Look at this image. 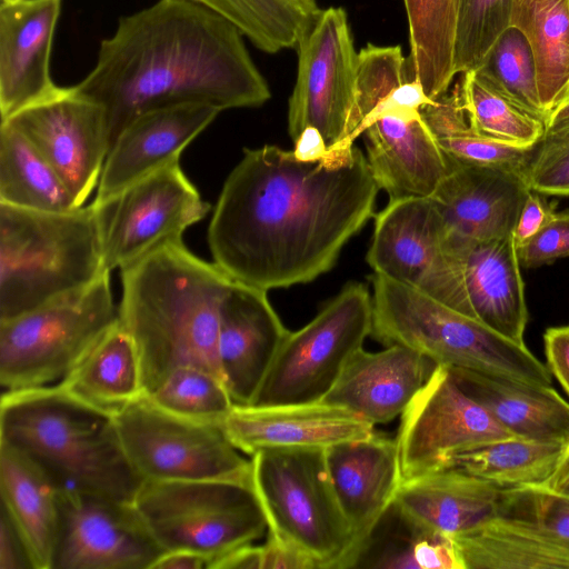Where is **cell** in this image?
Listing matches in <instances>:
<instances>
[{"label": "cell", "mask_w": 569, "mask_h": 569, "mask_svg": "<svg viewBox=\"0 0 569 569\" xmlns=\"http://www.w3.org/2000/svg\"><path fill=\"white\" fill-rule=\"evenodd\" d=\"M411 80L406 73V59L400 46L378 47L368 43L358 53L355 103L348 138L342 147H351L356 132L373 108L392 91Z\"/></svg>", "instance_id": "cell-43"}, {"label": "cell", "mask_w": 569, "mask_h": 569, "mask_svg": "<svg viewBox=\"0 0 569 569\" xmlns=\"http://www.w3.org/2000/svg\"><path fill=\"white\" fill-rule=\"evenodd\" d=\"M372 328V296L349 282L305 327L289 332L250 406L321 401Z\"/></svg>", "instance_id": "cell-10"}, {"label": "cell", "mask_w": 569, "mask_h": 569, "mask_svg": "<svg viewBox=\"0 0 569 569\" xmlns=\"http://www.w3.org/2000/svg\"><path fill=\"white\" fill-rule=\"evenodd\" d=\"M297 80L289 99L292 141L308 127L322 134L328 151L343 146L355 103L358 53L342 8L320 10L299 40Z\"/></svg>", "instance_id": "cell-14"}, {"label": "cell", "mask_w": 569, "mask_h": 569, "mask_svg": "<svg viewBox=\"0 0 569 569\" xmlns=\"http://www.w3.org/2000/svg\"><path fill=\"white\" fill-rule=\"evenodd\" d=\"M458 82L470 124L496 140L533 148L546 132L545 121L515 106L486 83L475 71Z\"/></svg>", "instance_id": "cell-39"}, {"label": "cell", "mask_w": 569, "mask_h": 569, "mask_svg": "<svg viewBox=\"0 0 569 569\" xmlns=\"http://www.w3.org/2000/svg\"><path fill=\"white\" fill-rule=\"evenodd\" d=\"M349 568L465 569L451 538L421 527L395 501L362 542Z\"/></svg>", "instance_id": "cell-32"}, {"label": "cell", "mask_w": 569, "mask_h": 569, "mask_svg": "<svg viewBox=\"0 0 569 569\" xmlns=\"http://www.w3.org/2000/svg\"><path fill=\"white\" fill-rule=\"evenodd\" d=\"M264 549L247 543L214 558L209 569H263Z\"/></svg>", "instance_id": "cell-50"}, {"label": "cell", "mask_w": 569, "mask_h": 569, "mask_svg": "<svg viewBox=\"0 0 569 569\" xmlns=\"http://www.w3.org/2000/svg\"><path fill=\"white\" fill-rule=\"evenodd\" d=\"M13 1H19V0H0V2H13Z\"/></svg>", "instance_id": "cell-55"}, {"label": "cell", "mask_w": 569, "mask_h": 569, "mask_svg": "<svg viewBox=\"0 0 569 569\" xmlns=\"http://www.w3.org/2000/svg\"><path fill=\"white\" fill-rule=\"evenodd\" d=\"M568 96H569V93H568ZM568 96H567V97H568ZM567 97H566V98H567Z\"/></svg>", "instance_id": "cell-56"}, {"label": "cell", "mask_w": 569, "mask_h": 569, "mask_svg": "<svg viewBox=\"0 0 569 569\" xmlns=\"http://www.w3.org/2000/svg\"><path fill=\"white\" fill-rule=\"evenodd\" d=\"M531 188L541 194L569 196V124L546 131L527 170Z\"/></svg>", "instance_id": "cell-45"}, {"label": "cell", "mask_w": 569, "mask_h": 569, "mask_svg": "<svg viewBox=\"0 0 569 569\" xmlns=\"http://www.w3.org/2000/svg\"><path fill=\"white\" fill-rule=\"evenodd\" d=\"M420 111L448 159L506 167L527 174L536 147L523 148L499 141L473 128L462 106L459 83Z\"/></svg>", "instance_id": "cell-37"}, {"label": "cell", "mask_w": 569, "mask_h": 569, "mask_svg": "<svg viewBox=\"0 0 569 569\" xmlns=\"http://www.w3.org/2000/svg\"><path fill=\"white\" fill-rule=\"evenodd\" d=\"M410 41L412 79L435 100L456 77L455 33L459 0H403Z\"/></svg>", "instance_id": "cell-36"}, {"label": "cell", "mask_w": 569, "mask_h": 569, "mask_svg": "<svg viewBox=\"0 0 569 569\" xmlns=\"http://www.w3.org/2000/svg\"><path fill=\"white\" fill-rule=\"evenodd\" d=\"M251 487L268 533L312 561L346 569L353 535L337 500L323 449H267L251 456Z\"/></svg>", "instance_id": "cell-7"}, {"label": "cell", "mask_w": 569, "mask_h": 569, "mask_svg": "<svg viewBox=\"0 0 569 569\" xmlns=\"http://www.w3.org/2000/svg\"><path fill=\"white\" fill-rule=\"evenodd\" d=\"M222 428L241 452L267 449H327L366 438L373 425L360 416L322 401L279 406L233 405Z\"/></svg>", "instance_id": "cell-21"}, {"label": "cell", "mask_w": 569, "mask_h": 569, "mask_svg": "<svg viewBox=\"0 0 569 569\" xmlns=\"http://www.w3.org/2000/svg\"><path fill=\"white\" fill-rule=\"evenodd\" d=\"M449 240L460 261L475 318L505 338L525 345L528 311L512 233L471 240L449 232Z\"/></svg>", "instance_id": "cell-26"}, {"label": "cell", "mask_w": 569, "mask_h": 569, "mask_svg": "<svg viewBox=\"0 0 569 569\" xmlns=\"http://www.w3.org/2000/svg\"><path fill=\"white\" fill-rule=\"evenodd\" d=\"M450 367L461 387L515 438L569 443V402L552 386Z\"/></svg>", "instance_id": "cell-28"}, {"label": "cell", "mask_w": 569, "mask_h": 569, "mask_svg": "<svg viewBox=\"0 0 569 569\" xmlns=\"http://www.w3.org/2000/svg\"><path fill=\"white\" fill-rule=\"evenodd\" d=\"M92 203L98 216L104 267L110 272L167 242L182 240L183 232L211 209L184 174L180 160Z\"/></svg>", "instance_id": "cell-13"}, {"label": "cell", "mask_w": 569, "mask_h": 569, "mask_svg": "<svg viewBox=\"0 0 569 569\" xmlns=\"http://www.w3.org/2000/svg\"><path fill=\"white\" fill-rule=\"evenodd\" d=\"M1 507L29 551L34 569H52L61 522V490L29 456L0 441Z\"/></svg>", "instance_id": "cell-29"}, {"label": "cell", "mask_w": 569, "mask_h": 569, "mask_svg": "<svg viewBox=\"0 0 569 569\" xmlns=\"http://www.w3.org/2000/svg\"><path fill=\"white\" fill-rule=\"evenodd\" d=\"M120 270L119 321L137 348L144 395L181 366L200 367L224 382L218 357L220 308L233 280L183 240L167 242Z\"/></svg>", "instance_id": "cell-3"}, {"label": "cell", "mask_w": 569, "mask_h": 569, "mask_svg": "<svg viewBox=\"0 0 569 569\" xmlns=\"http://www.w3.org/2000/svg\"><path fill=\"white\" fill-rule=\"evenodd\" d=\"M500 490L466 472L440 468L402 480L395 502L421 527L453 538L496 515Z\"/></svg>", "instance_id": "cell-27"}, {"label": "cell", "mask_w": 569, "mask_h": 569, "mask_svg": "<svg viewBox=\"0 0 569 569\" xmlns=\"http://www.w3.org/2000/svg\"><path fill=\"white\" fill-rule=\"evenodd\" d=\"M556 203H548L541 193L530 190L512 231L516 247L532 238L552 217Z\"/></svg>", "instance_id": "cell-47"}, {"label": "cell", "mask_w": 569, "mask_h": 569, "mask_svg": "<svg viewBox=\"0 0 569 569\" xmlns=\"http://www.w3.org/2000/svg\"><path fill=\"white\" fill-rule=\"evenodd\" d=\"M545 124L546 131L569 124V96L549 113Z\"/></svg>", "instance_id": "cell-54"}, {"label": "cell", "mask_w": 569, "mask_h": 569, "mask_svg": "<svg viewBox=\"0 0 569 569\" xmlns=\"http://www.w3.org/2000/svg\"><path fill=\"white\" fill-rule=\"evenodd\" d=\"M510 27L530 46L548 118L569 93V0H512Z\"/></svg>", "instance_id": "cell-33"}, {"label": "cell", "mask_w": 569, "mask_h": 569, "mask_svg": "<svg viewBox=\"0 0 569 569\" xmlns=\"http://www.w3.org/2000/svg\"><path fill=\"white\" fill-rule=\"evenodd\" d=\"M289 332L266 290L232 281L220 308L218 357L234 405H252Z\"/></svg>", "instance_id": "cell-20"}, {"label": "cell", "mask_w": 569, "mask_h": 569, "mask_svg": "<svg viewBox=\"0 0 569 569\" xmlns=\"http://www.w3.org/2000/svg\"><path fill=\"white\" fill-rule=\"evenodd\" d=\"M210 559L190 550L163 551L151 566V569H202L209 567Z\"/></svg>", "instance_id": "cell-51"}, {"label": "cell", "mask_w": 569, "mask_h": 569, "mask_svg": "<svg viewBox=\"0 0 569 569\" xmlns=\"http://www.w3.org/2000/svg\"><path fill=\"white\" fill-rule=\"evenodd\" d=\"M108 272L93 203L67 211L0 203V321L79 292Z\"/></svg>", "instance_id": "cell-5"}, {"label": "cell", "mask_w": 569, "mask_h": 569, "mask_svg": "<svg viewBox=\"0 0 569 569\" xmlns=\"http://www.w3.org/2000/svg\"><path fill=\"white\" fill-rule=\"evenodd\" d=\"M431 200L450 233L488 240L511 234L528 192L527 174L499 166L452 161Z\"/></svg>", "instance_id": "cell-22"}, {"label": "cell", "mask_w": 569, "mask_h": 569, "mask_svg": "<svg viewBox=\"0 0 569 569\" xmlns=\"http://www.w3.org/2000/svg\"><path fill=\"white\" fill-rule=\"evenodd\" d=\"M373 227L367 262L375 273L475 318L448 227L431 198L391 200Z\"/></svg>", "instance_id": "cell-12"}, {"label": "cell", "mask_w": 569, "mask_h": 569, "mask_svg": "<svg viewBox=\"0 0 569 569\" xmlns=\"http://www.w3.org/2000/svg\"><path fill=\"white\" fill-rule=\"evenodd\" d=\"M542 487L562 495H569V445L556 472Z\"/></svg>", "instance_id": "cell-53"}, {"label": "cell", "mask_w": 569, "mask_h": 569, "mask_svg": "<svg viewBox=\"0 0 569 569\" xmlns=\"http://www.w3.org/2000/svg\"><path fill=\"white\" fill-rule=\"evenodd\" d=\"M437 366L400 345L379 352L361 348L321 401L345 408L373 426L386 423L406 411Z\"/></svg>", "instance_id": "cell-25"}, {"label": "cell", "mask_w": 569, "mask_h": 569, "mask_svg": "<svg viewBox=\"0 0 569 569\" xmlns=\"http://www.w3.org/2000/svg\"><path fill=\"white\" fill-rule=\"evenodd\" d=\"M515 438L438 365L401 415L397 436L402 480L439 469L453 453Z\"/></svg>", "instance_id": "cell-15"}, {"label": "cell", "mask_w": 569, "mask_h": 569, "mask_svg": "<svg viewBox=\"0 0 569 569\" xmlns=\"http://www.w3.org/2000/svg\"><path fill=\"white\" fill-rule=\"evenodd\" d=\"M132 503L163 551L190 550L210 562L268 531L252 487L242 482L142 481Z\"/></svg>", "instance_id": "cell-9"}, {"label": "cell", "mask_w": 569, "mask_h": 569, "mask_svg": "<svg viewBox=\"0 0 569 569\" xmlns=\"http://www.w3.org/2000/svg\"><path fill=\"white\" fill-rule=\"evenodd\" d=\"M71 88L103 109L111 146L152 109L203 103L223 111L271 97L241 31L191 0H158L121 17L101 41L94 67Z\"/></svg>", "instance_id": "cell-2"}, {"label": "cell", "mask_w": 569, "mask_h": 569, "mask_svg": "<svg viewBox=\"0 0 569 569\" xmlns=\"http://www.w3.org/2000/svg\"><path fill=\"white\" fill-rule=\"evenodd\" d=\"M512 0H459L453 63L455 73L477 71L510 28Z\"/></svg>", "instance_id": "cell-42"}, {"label": "cell", "mask_w": 569, "mask_h": 569, "mask_svg": "<svg viewBox=\"0 0 569 569\" xmlns=\"http://www.w3.org/2000/svg\"><path fill=\"white\" fill-rule=\"evenodd\" d=\"M372 288L370 336L382 345L411 348L436 365L552 386L548 367L526 345L382 274H373Z\"/></svg>", "instance_id": "cell-6"}, {"label": "cell", "mask_w": 569, "mask_h": 569, "mask_svg": "<svg viewBox=\"0 0 569 569\" xmlns=\"http://www.w3.org/2000/svg\"><path fill=\"white\" fill-rule=\"evenodd\" d=\"M0 203L40 211L78 208L50 162L8 122L0 123Z\"/></svg>", "instance_id": "cell-35"}, {"label": "cell", "mask_w": 569, "mask_h": 569, "mask_svg": "<svg viewBox=\"0 0 569 569\" xmlns=\"http://www.w3.org/2000/svg\"><path fill=\"white\" fill-rule=\"evenodd\" d=\"M293 142L292 151L300 161H318L328 152L322 134L313 127L306 128Z\"/></svg>", "instance_id": "cell-52"}, {"label": "cell", "mask_w": 569, "mask_h": 569, "mask_svg": "<svg viewBox=\"0 0 569 569\" xmlns=\"http://www.w3.org/2000/svg\"><path fill=\"white\" fill-rule=\"evenodd\" d=\"M328 473L353 535L347 568L402 482L397 439L372 435L325 449ZM346 568V569H347Z\"/></svg>", "instance_id": "cell-24"}, {"label": "cell", "mask_w": 569, "mask_h": 569, "mask_svg": "<svg viewBox=\"0 0 569 569\" xmlns=\"http://www.w3.org/2000/svg\"><path fill=\"white\" fill-rule=\"evenodd\" d=\"M379 190L355 144L318 161L277 146L244 149L209 223L213 262L233 281L266 291L310 282L373 216Z\"/></svg>", "instance_id": "cell-1"}, {"label": "cell", "mask_w": 569, "mask_h": 569, "mask_svg": "<svg viewBox=\"0 0 569 569\" xmlns=\"http://www.w3.org/2000/svg\"><path fill=\"white\" fill-rule=\"evenodd\" d=\"M220 112L209 104L183 103L152 109L136 117L113 141L93 201H102L180 160L183 149Z\"/></svg>", "instance_id": "cell-23"}, {"label": "cell", "mask_w": 569, "mask_h": 569, "mask_svg": "<svg viewBox=\"0 0 569 569\" xmlns=\"http://www.w3.org/2000/svg\"><path fill=\"white\" fill-rule=\"evenodd\" d=\"M366 136L367 161L389 201L431 197L450 163L419 109L383 100L362 121L356 139Z\"/></svg>", "instance_id": "cell-18"}, {"label": "cell", "mask_w": 569, "mask_h": 569, "mask_svg": "<svg viewBox=\"0 0 569 569\" xmlns=\"http://www.w3.org/2000/svg\"><path fill=\"white\" fill-rule=\"evenodd\" d=\"M543 341L547 367L569 396V325L548 328Z\"/></svg>", "instance_id": "cell-49"}, {"label": "cell", "mask_w": 569, "mask_h": 569, "mask_svg": "<svg viewBox=\"0 0 569 569\" xmlns=\"http://www.w3.org/2000/svg\"><path fill=\"white\" fill-rule=\"evenodd\" d=\"M1 122L23 133L61 177L77 207L84 206L111 148L103 109L64 87L58 96Z\"/></svg>", "instance_id": "cell-17"}, {"label": "cell", "mask_w": 569, "mask_h": 569, "mask_svg": "<svg viewBox=\"0 0 569 569\" xmlns=\"http://www.w3.org/2000/svg\"><path fill=\"white\" fill-rule=\"evenodd\" d=\"M144 396L170 413L217 425H222L234 405L224 382L196 366L176 368Z\"/></svg>", "instance_id": "cell-41"}, {"label": "cell", "mask_w": 569, "mask_h": 569, "mask_svg": "<svg viewBox=\"0 0 569 569\" xmlns=\"http://www.w3.org/2000/svg\"><path fill=\"white\" fill-rule=\"evenodd\" d=\"M0 441L29 456L60 490L133 501L142 483L122 449L113 416L57 383L2 393Z\"/></svg>", "instance_id": "cell-4"}, {"label": "cell", "mask_w": 569, "mask_h": 569, "mask_svg": "<svg viewBox=\"0 0 569 569\" xmlns=\"http://www.w3.org/2000/svg\"><path fill=\"white\" fill-rule=\"evenodd\" d=\"M520 266L536 268L569 256V210L555 212L527 242L517 247Z\"/></svg>", "instance_id": "cell-46"}, {"label": "cell", "mask_w": 569, "mask_h": 569, "mask_svg": "<svg viewBox=\"0 0 569 569\" xmlns=\"http://www.w3.org/2000/svg\"><path fill=\"white\" fill-rule=\"evenodd\" d=\"M57 385L74 399L111 416L144 396L138 351L120 321Z\"/></svg>", "instance_id": "cell-30"}, {"label": "cell", "mask_w": 569, "mask_h": 569, "mask_svg": "<svg viewBox=\"0 0 569 569\" xmlns=\"http://www.w3.org/2000/svg\"><path fill=\"white\" fill-rule=\"evenodd\" d=\"M0 569H34L23 539L1 507Z\"/></svg>", "instance_id": "cell-48"}, {"label": "cell", "mask_w": 569, "mask_h": 569, "mask_svg": "<svg viewBox=\"0 0 569 569\" xmlns=\"http://www.w3.org/2000/svg\"><path fill=\"white\" fill-rule=\"evenodd\" d=\"M62 0L0 2V116L58 96L50 56Z\"/></svg>", "instance_id": "cell-19"}, {"label": "cell", "mask_w": 569, "mask_h": 569, "mask_svg": "<svg viewBox=\"0 0 569 569\" xmlns=\"http://www.w3.org/2000/svg\"><path fill=\"white\" fill-rule=\"evenodd\" d=\"M52 569H151L163 552L132 501L61 490Z\"/></svg>", "instance_id": "cell-16"}, {"label": "cell", "mask_w": 569, "mask_h": 569, "mask_svg": "<svg viewBox=\"0 0 569 569\" xmlns=\"http://www.w3.org/2000/svg\"><path fill=\"white\" fill-rule=\"evenodd\" d=\"M110 272L88 288L0 321V382L6 391L59 382L117 322Z\"/></svg>", "instance_id": "cell-8"}, {"label": "cell", "mask_w": 569, "mask_h": 569, "mask_svg": "<svg viewBox=\"0 0 569 569\" xmlns=\"http://www.w3.org/2000/svg\"><path fill=\"white\" fill-rule=\"evenodd\" d=\"M568 445L520 438L496 440L453 453L440 468L466 472L501 490L542 487L556 472Z\"/></svg>", "instance_id": "cell-34"}, {"label": "cell", "mask_w": 569, "mask_h": 569, "mask_svg": "<svg viewBox=\"0 0 569 569\" xmlns=\"http://www.w3.org/2000/svg\"><path fill=\"white\" fill-rule=\"evenodd\" d=\"M475 72L515 106L546 122L535 59L520 31L507 29Z\"/></svg>", "instance_id": "cell-40"}, {"label": "cell", "mask_w": 569, "mask_h": 569, "mask_svg": "<svg viewBox=\"0 0 569 569\" xmlns=\"http://www.w3.org/2000/svg\"><path fill=\"white\" fill-rule=\"evenodd\" d=\"M451 539L465 569H569V546L521 520L493 516Z\"/></svg>", "instance_id": "cell-31"}, {"label": "cell", "mask_w": 569, "mask_h": 569, "mask_svg": "<svg viewBox=\"0 0 569 569\" xmlns=\"http://www.w3.org/2000/svg\"><path fill=\"white\" fill-rule=\"evenodd\" d=\"M232 22L258 49L297 48L320 12L317 0H191Z\"/></svg>", "instance_id": "cell-38"}, {"label": "cell", "mask_w": 569, "mask_h": 569, "mask_svg": "<svg viewBox=\"0 0 569 569\" xmlns=\"http://www.w3.org/2000/svg\"><path fill=\"white\" fill-rule=\"evenodd\" d=\"M495 516L535 525L569 546V495L541 486L500 490Z\"/></svg>", "instance_id": "cell-44"}, {"label": "cell", "mask_w": 569, "mask_h": 569, "mask_svg": "<svg viewBox=\"0 0 569 569\" xmlns=\"http://www.w3.org/2000/svg\"><path fill=\"white\" fill-rule=\"evenodd\" d=\"M113 419L126 457L142 481L230 480L251 486V462L222 425L176 416L146 396Z\"/></svg>", "instance_id": "cell-11"}]
</instances>
